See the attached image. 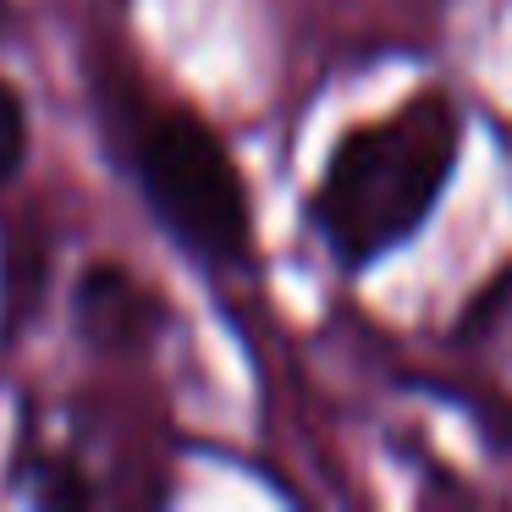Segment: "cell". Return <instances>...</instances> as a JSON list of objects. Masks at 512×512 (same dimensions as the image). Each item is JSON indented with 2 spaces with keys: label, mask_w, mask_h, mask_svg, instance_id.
Here are the masks:
<instances>
[{
  "label": "cell",
  "mask_w": 512,
  "mask_h": 512,
  "mask_svg": "<svg viewBox=\"0 0 512 512\" xmlns=\"http://www.w3.org/2000/svg\"><path fill=\"white\" fill-rule=\"evenodd\" d=\"M160 298L116 259H100L78 276L72 287V325L83 331V342L105 347V353H138L155 336Z\"/></svg>",
  "instance_id": "obj_3"
},
{
  "label": "cell",
  "mask_w": 512,
  "mask_h": 512,
  "mask_svg": "<svg viewBox=\"0 0 512 512\" xmlns=\"http://www.w3.org/2000/svg\"><path fill=\"white\" fill-rule=\"evenodd\" d=\"M28 149H34V111H28V94L17 89V78L0 72V193L23 177Z\"/></svg>",
  "instance_id": "obj_4"
},
{
  "label": "cell",
  "mask_w": 512,
  "mask_h": 512,
  "mask_svg": "<svg viewBox=\"0 0 512 512\" xmlns=\"http://www.w3.org/2000/svg\"><path fill=\"white\" fill-rule=\"evenodd\" d=\"M105 144L155 226L204 270L254 259V193L232 144L193 105L144 89L105 94Z\"/></svg>",
  "instance_id": "obj_2"
},
{
  "label": "cell",
  "mask_w": 512,
  "mask_h": 512,
  "mask_svg": "<svg viewBox=\"0 0 512 512\" xmlns=\"http://www.w3.org/2000/svg\"><path fill=\"white\" fill-rule=\"evenodd\" d=\"M463 127V105L441 83L413 89L391 111L342 127L303 199V215L325 254L358 276L413 243L457 177Z\"/></svg>",
  "instance_id": "obj_1"
},
{
  "label": "cell",
  "mask_w": 512,
  "mask_h": 512,
  "mask_svg": "<svg viewBox=\"0 0 512 512\" xmlns=\"http://www.w3.org/2000/svg\"><path fill=\"white\" fill-rule=\"evenodd\" d=\"M12 23H17V0H0V45L12 39Z\"/></svg>",
  "instance_id": "obj_5"
}]
</instances>
